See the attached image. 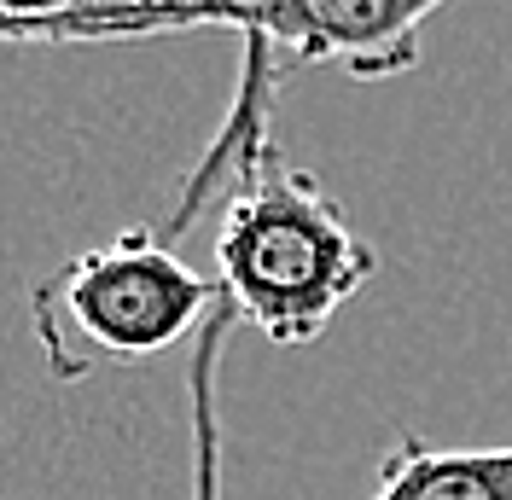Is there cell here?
Returning a JSON list of instances; mask_svg holds the SVG:
<instances>
[{
	"label": "cell",
	"instance_id": "obj_2",
	"mask_svg": "<svg viewBox=\"0 0 512 500\" xmlns=\"http://www.w3.org/2000/svg\"><path fill=\"white\" fill-rule=\"evenodd\" d=\"M373 274L379 250L280 146L233 175L216 227V291L233 320L268 344H315Z\"/></svg>",
	"mask_w": 512,
	"mask_h": 500
},
{
	"label": "cell",
	"instance_id": "obj_1",
	"mask_svg": "<svg viewBox=\"0 0 512 500\" xmlns=\"http://www.w3.org/2000/svg\"><path fill=\"white\" fill-rule=\"evenodd\" d=\"M448 0H88L70 18L47 24L35 47L59 41H134V35L175 30H239L245 70L227 123L216 128L210 152L198 157L175 210L158 233L181 239L192 216L233 187V175L274 146V94L297 64H338L355 82H384L419 64V30Z\"/></svg>",
	"mask_w": 512,
	"mask_h": 500
},
{
	"label": "cell",
	"instance_id": "obj_4",
	"mask_svg": "<svg viewBox=\"0 0 512 500\" xmlns=\"http://www.w3.org/2000/svg\"><path fill=\"white\" fill-rule=\"evenodd\" d=\"M373 500H512V442L431 448L425 437H396Z\"/></svg>",
	"mask_w": 512,
	"mask_h": 500
},
{
	"label": "cell",
	"instance_id": "obj_3",
	"mask_svg": "<svg viewBox=\"0 0 512 500\" xmlns=\"http://www.w3.org/2000/svg\"><path fill=\"white\" fill-rule=\"evenodd\" d=\"M222 291L187 268L158 227H128L35 285L30 320L53 378L76 384L105 361H140L204 332Z\"/></svg>",
	"mask_w": 512,
	"mask_h": 500
},
{
	"label": "cell",
	"instance_id": "obj_5",
	"mask_svg": "<svg viewBox=\"0 0 512 500\" xmlns=\"http://www.w3.org/2000/svg\"><path fill=\"white\" fill-rule=\"evenodd\" d=\"M76 6L88 0H0V47H35V35L70 18Z\"/></svg>",
	"mask_w": 512,
	"mask_h": 500
}]
</instances>
